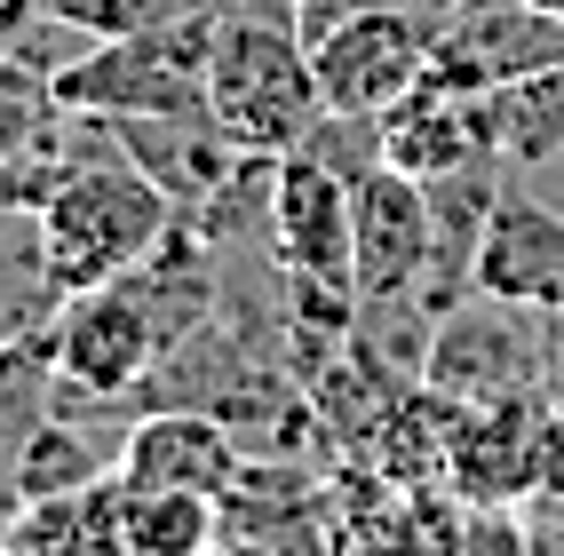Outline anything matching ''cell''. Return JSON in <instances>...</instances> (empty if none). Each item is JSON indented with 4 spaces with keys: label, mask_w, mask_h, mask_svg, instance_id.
Wrapping results in <instances>:
<instances>
[{
    "label": "cell",
    "mask_w": 564,
    "mask_h": 556,
    "mask_svg": "<svg viewBox=\"0 0 564 556\" xmlns=\"http://www.w3.org/2000/svg\"><path fill=\"white\" fill-rule=\"evenodd\" d=\"M175 222H183L175 199L128 152L64 160L56 192L41 199V263H48L56 294H80V286H104V279L135 271Z\"/></svg>",
    "instance_id": "1"
},
{
    "label": "cell",
    "mask_w": 564,
    "mask_h": 556,
    "mask_svg": "<svg viewBox=\"0 0 564 556\" xmlns=\"http://www.w3.org/2000/svg\"><path fill=\"white\" fill-rule=\"evenodd\" d=\"M207 56H215V0H192L175 17H152L135 32L96 41L80 64H64L48 80V103L64 111H207Z\"/></svg>",
    "instance_id": "2"
},
{
    "label": "cell",
    "mask_w": 564,
    "mask_h": 556,
    "mask_svg": "<svg viewBox=\"0 0 564 556\" xmlns=\"http://www.w3.org/2000/svg\"><path fill=\"white\" fill-rule=\"evenodd\" d=\"M271 247L286 271V310L311 334H350L358 318V263H350V183L311 152L279 160L271 192Z\"/></svg>",
    "instance_id": "3"
},
{
    "label": "cell",
    "mask_w": 564,
    "mask_h": 556,
    "mask_svg": "<svg viewBox=\"0 0 564 556\" xmlns=\"http://www.w3.org/2000/svg\"><path fill=\"white\" fill-rule=\"evenodd\" d=\"M311 64H318V88L326 111H382L437 64V17L413 9V0H366V9L334 17L326 32H311Z\"/></svg>",
    "instance_id": "4"
},
{
    "label": "cell",
    "mask_w": 564,
    "mask_h": 556,
    "mask_svg": "<svg viewBox=\"0 0 564 556\" xmlns=\"http://www.w3.org/2000/svg\"><path fill=\"white\" fill-rule=\"evenodd\" d=\"M422 382L462 397V405L509 397V390H541V326H533V310L501 303V294H485V286L462 294L454 310H437Z\"/></svg>",
    "instance_id": "5"
},
{
    "label": "cell",
    "mask_w": 564,
    "mask_h": 556,
    "mask_svg": "<svg viewBox=\"0 0 564 556\" xmlns=\"http://www.w3.org/2000/svg\"><path fill=\"white\" fill-rule=\"evenodd\" d=\"M48 358H56V382L135 405V382L160 366V334H152V318H143L128 279H104V286H80V294L56 303Z\"/></svg>",
    "instance_id": "6"
},
{
    "label": "cell",
    "mask_w": 564,
    "mask_h": 556,
    "mask_svg": "<svg viewBox=\"0 0 564 556\" xmlns=\"http://www.w3.org/2000/svg\"><path fill=\"white\" fill-rule=\"evenodd\" d=\"M350 263H358V303L422 294V279H430V192H422V175L382 160L350 183Z\"/></svg>",
    "instance_id": "7"
},
{
    "label": "cell",
    "mask_w": 564,
    "mask_h": 556,
    "mask_svg": "<svg viewBox=\"0 0 564 556\" xmlns=\"http://www.w3.org/2000/svg\"><path fill=\"white\" fill-rule=\"evenodd\" d=\"M541 64H564V17L541 0H454L437 17V72L469 88H501Z\"/></svg>",
    "instance_id": "8"
},
{
    "label": "cell",
    "mask_w": 564,
    "mask_h": 556,
    "mask_svg": "<svg viewBox=\"0 0 564 556\" xmlns=\"http://www.w3.org/2000/svg\"><path fill=\"white\" fill-rule=\"evenodd\" d=\"M239 437L223 429L207 405H152V414H135L128 437H120V486L128 493H152V486H183V493H231L239 486Z\"/></svg>",
    "instance_id": "9"
},
{
    "label": "cell",
    "mask_w": 564,
    "mask_h": 556,
    "mask_svg": "<svg viewBox=\"0 0 564 556\" xmlns=\"http://www.w3.org/2000/svg\"><path fill=\"white\" fill-rule=\"evenodd\" d=\"M494 152V103L485 88L454 80V72H422L390 111H382V160L405 167V175H445V167H469Z\"/></svg>",
    "instance_id": "10"
},
{
    "label": "cell",
    "mask_w": 564,
    "mask_h": 556,
    "mask_svg": "<svg viewBox=\"0 0 564 556\" xmlns=\"http://www.w3.org/2000/svg\"><path fill=\"white\" fill-rule=\"evenodd\" d=\"M477 286L524 310H556L564 303V199L509 183L494 207V231H485V254H477Z\"/></svg>",
    "instance_id": "11"
},
{
    "label": "cell",
    "mask_w": 564,
    "mask_h": 556,
    "mask_svg": "<svg viewBox=\"0 0 564 556\" xmlns=\"http://www.w3.org/2000/svg\"><path fill=\"white\" fill-rule=\"evenodd\" d=\"M422 192H430V279H422V303L430 310H454L462 294H477V254H485L494 207L509 192V167H501V152H485L469 167L430 175Z\"/></svg>",
    "instance_id": "12"
},
{
    "label": "cell",
    "mask_w": 564,
    "mask_h": 556,
    "mask_svg": "<svg viewBox=\"0 0 564 556\" xmlns=\"http://www.w3.org/2000/svg\"><path fill=\"white\" fill-rule=\"evenodd\" d=\"M111 135H120V152L175 199L183 222H192L223 183H231V167L247 160L207 111H128V120H111Z\"/></svg>",
    "instance_id": "13"
},
{
    "label": "cell",
    "mask_w": 564,
    "mask_h": 556,
    "mask_svg": "<svg viewBox=\"0 0 564 556\" xmlns=\"http://www.w3.org/2000/svg\"><path fill=\"white\" fill-rule=\"evenodd\" d=\"M0 556H128V509L120 477H96L80 493H41L9 509Z\"/></svg>",
    "instance_id": "14"
},
{
    "label": "cell",
    "mask_w": 564,
    "mask_h": 556,
    "mask_svg": "<svg viewBox=\"0 0 564 556\" xmlns=\"http://www.w3.org/2000/svg\"><path fill=\"white\" fill-rule=\"evenodd\" d=\"M485 103H494V152H501L509 183L564 175V64L517 72V80L485 88Z\"/></svg>",
    "instance_id": "15"
},
{
    "label": "cell",
    "mask_w": 564,
    "mask_h": 556,
    "mask_svg": "<svg viewBox=\"0 0 564 556\" xmlns=\"http://www.w3.org/2000/svg\"><path fill=\"white\" fill-rule=\"evenodd\" d=\"M111 469H120V437H88L80 422L48 414L24 437L9 486H17V501H41V493H80V486H96V477H111Z\"/></svg>",
    "instance_id": "16"
},
{
    "label": "cell",
    "mask_w": 564,
    "mask_h": 556,
    "mask_svg": "<svg viewBox=\"0 0 564 556\" xmlns=\"http://www.w3.org/2000/svg\"><path fill=\"white\" fill-rule=\"evenodd\" d=\"M128 556H207L223 541V501L215 493H183V486H152V493H128Z\"/></svg>",
    "instance_id": "17"
},
{
    "label": "cell",
    "mask_w": 564,
    "mask_h": 556,
    "mask_svg": "<svg viewBox=\"0 0 564 556\" xmlns=\"http://www.w3.org/2000/svg\"><path fill=\"white\" fill-rule=\"evenodd\" d=\"M207 556H279V548H262V541H247V533H223Z\"/></svg>",
    "instance_id": "18"
},
{
    "label": "cell",
    "mask_w": 564,
    "mask_h": 556,
    "mask_svg": "<svg viewBox=\"0 0 564 556\" xmlns=\"http://www.w3.org/2000/svg\"><path fill=\"white\" fill-rule=\"evenodd\" d=\"M9 509H17V493H9V486H0V541H9Z\"/></svg>",
    "instance_id": "19"
}]
</instances>
